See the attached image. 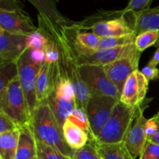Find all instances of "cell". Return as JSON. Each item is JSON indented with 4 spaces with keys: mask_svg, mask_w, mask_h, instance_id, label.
Returning <instances> with one entry per match:
<instances>
[{
    "mask_svg": "<svg viewBox=\"0 0 159 159\" xmlns=\"http://www.w3.org/2000/svg\"><path fill=\"white\" fill-rule=\"evenodd\" d=\"M26 37L0 29V64L16 62L27 49Z\"/></svg>",
    "mask_w": 159,
    "mask_h": 159,
    "instance_id": "13",
    "label": "cell"
},
{
    "mask_svg": "<svg viewBox=\"0 0 159 159\" xmlns=\"http://www.w3.org/2000/svg\"><path fill=\"white\" fill-rule=\"evenodd\" d=\"M141 52L137 50L130 55L105 65L104 69L110 80L115 84L120 93L129 76L138 70Z\"/></svg>",
    "mask_w": 159,
    "mask_h": 159,
    "instance_id": "10",
    "label": "cell"
},
{
    "mask_svg": "<svg viewBox=\"0 0 159 159\" xmlns=\"http://www.w3.org/2000/svg\"><path fill=\"white\" fill-rule=\"evenodd\" d=\"M34 159H43V158H40V157H39V156H38V155H37V157H36V158H34Z\"/></svg>",
    "mask_w": 159,
    "mask_h": 159,
    "instance_id": "40",
    "label": "cell"
},
{
    "mask_svg": "<svg viewBox=\"0 0 159 159\" xmlns=\"http://www.w3.org/2000/svg\"><path fill=\"white\" fill-rule=\"evenodd\" d=\"M153 117L155 118V120L157 121V123H158V130H157L156 134H155L154 135V136L152 137V138L148 141H152V142L155 143V144H158V145H159V117H155V116H154Z\"/></svg>",
    "mask_w": 159,
    "mask_h": 159,
    "instance_id": "37",
    "label": "cell"
},
{
    "mask_svg": "<svg viewBox=\"0 0 159 159\" xmlns=\"http://www.w3.org/2000/svg\"><path fill=\"white\" fill-rule=\"evenodd\" d=\"M19 138L16 159H34L37 156L36 140L29 125L20 127Z\"/></svg>",
    "mask_w": 159,
    "mask_h": 159,
    "instance_id": "16",
    "label": "cell"
},
{
    "mask_svg": "<svg viewBox=\"0 0 159 159\" xmlns=\"http://www.w3.org/2000/svg\"><path fill=\"white\" fill-rule=\"evenodd\" d=\"M72 159H101L93 141H89L87 144L79 150H74Z\"/></svg>",
    "mask_w": 159,
    "mask_h": 159,
    "instance_id": "28",
    "label": "cell"
},
{
    "mask_svg": "<svg viewBox=\"0 0 159 159\" xmlns=\"http://www.w3.org/2000/svg\"><path fill=\"white\" fill-rule=\"evenodd\" d=\"M126 17L136 35L146 30L159 31V5L138 13L127 12Z\"/></svg>",
    "mask_w": 159,
    "mask_h": 159,
    "instance_id": "14",
    "label": "cell"
},
{
    "mask_svg": "<svg viewBox=\"0 0 159 159\" xmlns=\"http://www.w3.org/2000/svg\"><path fill=\"white\" fill-rule=\"evenodd\" d=\"M152 1L153 0H129L125 10L134 13L143 12L150 9Z\"/></svg>",
    "mask_w": 159,
    "mask_h": 159,
    "instance_id": "29",
    "label": "cell"
},
{
    "mask_svg": "<svg viewBox=\"0 0 159 159\" xmlns=\"http://www.w3.org/2000/svg\"><path fill=\"white\" fill-rule=\"evenodd\" d=\"M18 128H20L19 126L6 113L0 110V134Z\"/></svg>",
    "mask_w": 159,
    "mask_h": 159,
    "instance_id": "30",
    "label": "cell"
},
{
    "mask_svg": "<svg viewBox=\"0 0 159 159\" xmlns=\"http://www.w3.org/2000/svg\"><path fill=\"white\" fill-rule=\"evenodd\" d=\"M68 120H69L73 124H75L78 127L82 128L84 131H85V133L88 134L90 141H95V137L92 131L88 116H87L86 112L83 109L75 107L68 116Z\"/></svg>",
    "mask_w": 159,
    "mask_h": 159,
    "instance_id": "22",
    "label": "cell"
},
{
    "mask_svg": "<svg viewBox=\"0 0 159 159\" xmlns=\"http://www.w3.org/2000/svg\"><path fill=\"white\" fill-rule=\"evenodd\" d=\"M48 43V37L38 27L26 37V48L29 50L45 49Z\"/></svg>",
    "mask_w": 159,
    "mask_h": 159,
    "instance_id": "27",
    "label": "cell"
},
{
    "mask_svg": "<svg viewBox=\"0 0 159 159\" xmlns=\"http://www.w3.org/2000/svg\"><path fill=\"white\" fill-rule=\"evenodd\" d=\"M38 11V14L57 26L71 23V20L64 16L58 11L56 2L53 0H28Z\"/></svg>",
    "mask_w": 159,
    "mask_h": 159,
    "instance_id": "17",
    "label": "cell"
},
{
    "mask_svg": "<svg viewBox=\"0 0 159 159\" xmlns=\"http://www.w3.org/2000/svg\"><path fill=\"white\" fill-rule=\"evenodd\" d=\"M141 72L144 75L146 79L148 81L158 80L159 79V69L157 67H153L148 64L143 69Z\"/></svg>",
    "mask_w": 159,
    "mask_h": 159,
    "instance_id": "34",
    "label": "cell"
},
{
    "mask_svg": "<svg viewBox=\"0 0 159 159\" xmlns=\"http://www.w3.org/2000/svg\"><path fill=\"white\" fill-rule=\"evenodd\" d=\"M64 138L67 144L72 150H79L89 141L88 134L82 128L67 119L62 127Z\"/></svg>",
    "mask_w": 159,
    "mask_h": 159,
    "instance_id": "18",
    "label": "cell"
},
{
    "mask_svg": "<svg viewBox=\"0 0 159 159\" xmlns=\"http://www.w3.org/2000/svg\"><path fill=\"white\" fill-rule=\"evenodd\" d=\"M126 10H98L79 22H71L79 31L91 30L99 37H111L134 34L126 17Z\"/></svg>",
    "mask_w": 159,
    "mask_h": 159,
    "instance_id": "4",
    "label": "cell"
},
{
    "mask_svg": "<svg viewBox=\"0 0 159 159\" xmlns=\"http://www.w3.org/2000/svg\"><path fill=\"white\" fill-rule=\"evenodd\" d=\"M149 81L139 70L132 73L126 81L120 101L129 107H140L145 101Z\"/></svg>",
    "mask_w": 159,
    "mask_h": 159,
    "instance_id": "9",
    "label": "cell"
},
{
    "mask_svg": "<svg viewBox=\"0 0 159 159\" xmlns=\"http://www.w3.org/2000/svg\"><path fill=\"white\" fill-rule=\"evenodd\" d=\"M0 110L8 115L19 127L29 125L31 113L23 94L19 76L16 77L0 95Z\"/></svg>",
    "mask_w": 159,
    "mask_h": 159,
    "instance_id": "5",
    "label": "cell"
},
{
    "mask_svg": "<svg viewBox=\"0 0 159 159\" xmlns=\"http://www.w3.org/2000/svg\"><path fill=\"white\" fill-rule=\"evenodd\" d=\"M147 120L144 115V112L140 113L134 123L132 128L126 139L125 143L134 158L141 155L146 144L148 142V138L145 132V125Z\"/></svg>",
    "mask_w": 159,
    "mask_h": 159,
    "instance_id": "15",
    "label": "cell"
},
{
    "mask_svg": "<svg viewBox=\"0 0 159 159\" xmlns=\"http://www.w3.org/2000/svg\"><path fill=\"white\" fill-rule=\"evenodd\" d=\"M155 117H159V110H158V113H157V114L155 115Z\"/></svg>",
    "mask_w": 159,
    "mask_h": 159,
    "instance_id": "39",
    "label": "cell"
},
{
    "mask_svg": "<svg viewBox=\"0 0 159 159\" xmlns=\"http://www.w3.org/2000/svg\"><path fill=\"white\" fill-rule=\"evenodd\" d=\"M136 37L137 35L134 33V34L124 36H118V37H100L99 48H117V47L133 44V43H134Z\"/></svg>",
    "mask_w": 159,
    "mask_h": 159,
    "instance_id": "24",
    "label": "cell"
},
{
    "mask_svg": "<svg viewBox=\"0 0 159 159\" xmlns=\"http://www.w3.org/2000/svg\"><path fill=\"white\" fill-rule=\"evenodd\" d=\"M52 86V65L44 61L41 65L37 79L36 92L38 104L48 100Z\"/></svg>",
    "mask_w": 159,
    "mask_h": 159,
    "instance_id": "19",
    "label": "cell"
},
{
    "mask_svg": "<svg viewBox=\"0 0 159 159\" xmlns=\"http://www.w3.org/2000/svg\"><path fill=\"white\" fill-rule=\"evenodd\" d=\"M156 46H157V48H158V49H159V38H158V42H157V43H156Z\"/></svg>",
    "mask_w": 159,
    "mask_h": 159,
    "instance_id": "38",
    "label": "cell"
},
{
    "mask_svg": "<svg viewBox=\"0 0 159 159\" xmlns=\"http://www.w3.org/2000/svg\"><path fill=\"white\" fill-rule=\"evenodd\" d=\"M118 101L108 96H91L87 105L86 113L95 140L109 120Z\"/></svg>",
    "mask_w": 159,
    "mask_h": 159,
    "instance_id": "8",
    "label": "cell"
},
{
    "mask_svg": "<svg viewBox=\"0 0 159 159\" xmlns=\"http://www.w3.org/2000/svg\"><path fill=\"white\" fill-rule=\"evenodd\" d=\"M47 101L62 128L77 103L74 85L60 58L52 65V86Z\"/></svg>",
    "mask_w": 159,
    "mask_h": 159,
    "instance_id": "3",
    "label": "cell"
},
{
    "mask_svg": "<svg viewBox=\"0 0 159 159\" xmlns=\"http://www.w3.org/2000/svg\"><path fill=\"white\" fill-rule=\"evenodd\" d=\"M158 128V124L157 121L155 120V118L152 117L150 119L147 120L145 125V132L146 135H147L148 141H149L156 134Z\"/></svg>",
    "mask_w": 159,
    "mask_h": 159,
    "instance_id": "35",
    "label": "cell"
},
{
    "mask_svg": "<svg viewBox=\"0 0 159 159\" xmlns=\"http://www.w3.org/2000/svg\"><path fill=\"white\" fill-rule=\"evenodd\" d=\"M159 38V31L146 30L137 35L134 44L137 50L142 53L147 48L156 45Z\"/></svg>",
    "mask_w": 159,
    "mask_h": 159,
    "instance_id": "25",
    "label": "cell"
},
{
    "mask_svg": "<svg viewBox=\"0 0 159 159\" xmlns=\"http://www.w3.org/2000/svg\"><path fill=\"white\" fill-rule=\"evenodd\" d=\"M152 98L146 99L140 107H129L118 101L110 118L96 138V144H114L126 141L135 120L149 107Z\"/></svg>",
    "mask_w": 159,
    "mask_h": 159,
    "instance_id": "2",
    "label": "cell"
},
{
    "mask_svg": "<svg viewBox=\"0 0 159 159\" xmlns=\"http://www.w3.org/2000/svg\"><path fill=\"white\" fill-rule=\"evenodd\" d=\"M136 51L135 44L133 43L117 48H99L91 54L87 55H76V57L79 65H93L105 66L119 59L127 57Z\"/></svg>",
    "mask_w": 159,
    "mask_h": 159,
    "instance_id": "11",
    "label": "cell"
},
{
    "mask_svg": "<svg viewBox=\"0 0 159 159\" xmlns=\"http://www.w3.org/2000/svg\"><path fill=\"white\" fill-rule=\"evenodd\" d=\"M20 128L0 134V159H16Z\"/></svg>",
    "mask_w": 159,
    "mask_h": 159,
    "instance_id": "21",
    "label": "cell"
},
{
    "mask_svg": "<svg viewBox=\"0 0 159 159\" xmlns=\"http://www.w3.org/2000/svg\"><path fill=\"white\" fill-rule=\"evenodd\" d=\"M17 76L16 62L0 64V95L4 93L9 84Z\"/></svg>",
    "mask_w": 159,
    "mask_h": 159,
    "instance_id": "23",
    "label": "cell"
},
{
    "mask_svg": "<svg viewBox=\"0 0 159 159\" xmlns=\"http://www.w3.org/2000/svg\"><path fill=\"white\" fill-rule=\"evenodd\" d=\"M36 140V139H35ZM37 155L43 159H72L71 157L62 154L60 151L36 140Z\"/></svg>",
    "mask_w": 159,
    "mask_h": 159,
    "instance_id": "26",
    "label": "cell"
},
{
    "mask_svg": "<svg viewBox=\"0 0 159 159\" xmlns=\"http://www.w3.org/2000/svg\"><path fill=\"white\" fill-rule=\"evenodd\" d=\"M140 159H159V145L148 141Z\"/></svg>",
    "mask_w": 159,
    "mask_h": 159,
    "instance_id": "31",
    "label": "cell"
},
{
    "mask_svg": "<svg viewBox=\"0 0 159 159\" xmlns=\"http://www.w3.org/2000/svg\"><path fill=\"white\" fill-rule=\"evenodd\" d=\"M79 70L91 96H108L120 100L121 93L108 77L103 66L82 65H80Z\"/></svg>",
    "mask_w": 159,
    "mask_h": 159,
    "instance_id": "6",
    "label": "cell"
},
{
    "mask_svg": "<svg viewBox=\"0 0 159 159\" xmlns=\"http://www.w3.org/2000/svg\"><path fill=\"white\" fill-rule=\"evenodd\" d=\"M29 54L31 60L40 65H41L46 60V51H45V49L29 50Z\"/></svg>",
    "mask_w": 159,
    "mask_h": 159,
    "instance_id": "33",
    "label": "cell"
},
{
    "mask_svg": "<svg viewBox=\"0 0 159 159\" xmlns=\"http://www.w3.org/2000/svg\"><path fill=\"white\" fill-rule=\"evenodd\" d=\"M0 9L6 11L23 10L20 0H0Z\"/></svg>",
    "mask_w": 159,
    "mask_h": 159,
    "instance_id": "32",
    "label": "cell"
},
{
    "mask_svg": "<svg viewBox=\"0 0 159 159\" xmlns=\"http://www.w3.org/2000/svg\"><path fill=\"white\" fill-rule=\"evenodd\" d=\"M101 159H135L130 154L125 141L114 144H96Z\"/></svg>",
    "mask_w": 159,
    "mask_h": 159,
    "instance_id": "20",
    "label": "cell"
},
{
    "mask_svg": "<svg viewBox=\"0 0 159 159\" xmlns=\"http://www.w3.org/2000/svg\"><path fill=\"white\" fill-rule=\"evenodd\" d=\"M148 65H152L153 67H157V65H159V50L157 49L155 53L154 54L153 57H152L148 62Z\"/></svg>",
    "mask_w": 159,
    "mask_h": 159,
    "instance_id": "36",
    "label": "cell"
},
{
    "mask_svg": "<svg viewBox=\"0 0 159 159\" xmlns=\"http://www.w3.org/2000/svg\"><path fill=\"white\" fill-rule=\"evenodd\" d=\"M0 29L11 34L29 36L37 27L24 10L6 11L0 9Z\"/></svg>",
    "mask_w": 159,
    "mask_h": 159,
    "instance_id": "12",
    "label": "cell"
},
{
    "mask_svg": "<svg viewBox=\"0 0 159 159\" xmlns=\"http://www.w3.org/2000/svg\"><path fill=\"white\" fill-rule=\"evenodd\" d=\"M29 126L36 140L60 151L65 155L72 156L74 150L67 144L62 128L48 101L37 105L33 112Z\"/></svg>",
    "mask_w": 159,
    "mask_h": 159,
    "instance_id": "1",
    "label": "cell"
},
{
    "mask_svg": "<svg viewBox=\"0 0 159 159\" xmlns=\"http://www.w3.org/2000/svg\"><path fill=\"white\" fill-rule=\"evenodd\" d=\"M16 65L20 85L32 116L33 112L38 105L36 85L37 75L41 65L31 60L28 49H26L21 57L18 59Z\"/></svg>",
    "mask_w": 159,
    "mask_h": 159,
    "instance_id": "7",
    "label": "cell"
}]
</instances>
